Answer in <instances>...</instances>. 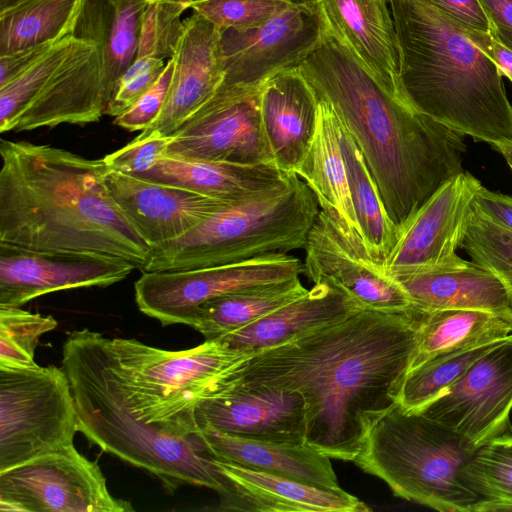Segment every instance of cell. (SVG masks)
Segmentation results:
<instances>
[{"mask_svg": "<svg viewBox=\"0 0 512 512\" xmlns=\"http://www.w3.org/2000/svg\"><path fill=\"white\" fill-rule=\"evenodd\" d=\"M220 37V29L195 11L183 20L182 34L172 56L174 68L166 102L159 116L144 130L172 136L216 93L225 77Z\"/></svg>", "mask_w": 512, "mask_h": 512, "instance_id": "cell-21", "label": "cell"}, {"mask_svg": "<svg viewBox=\"0 0 512 512\" xmlns=\"http://www.w3.org/2000/svg\"><path fill=\"white\" fill-rule=\"evenodd\" d=\"M172 136L157 130H142L131 142L103 157L110 170L139 176L167 153Z\"/></svg>", "mask_w": 512, "mask_h": 512, "instance_id": "cell-41", "label": "cell"}, {"mask_svg": "<svg viewBox=\"0 0 512 512\" xmlns=\"http://www.w3.org/2000/svg\"><path fill=\"white\" fill-rule=\"evenodd\" d=\"M106 182L114 201L150 248L179 238L237 201L110 169Z\"/></svg>", "mask_w": 512, "mask_h": 512, "instance_id": "cell-20", "label": "cell"}, {"mask_svg": "<svg viewBox=\"0 0 512 512\" xmlns=\"http://www.w3.org/2000/svg\"><path fill=\"white\" fill-rule=\"evenodd\" d=\"M58 325L52 315L0 307V366H34L40 337Z\"/></svg>", "mask_w": 512, "mask_h": 512, "instance_id": "cell-38", "label": "cell"}, {"mask_svg": "<svg viewBox=\"0 0 512 512\" xmlns=\"http://www.w3.org/2000/svg\"><path fill=\"white\" fill-rule=\"evenodd\" d=\"M460 248L471 260L494 274L505 287L512 305V230L474 208Z\"/></svg>", "mask_w": 512, "mask_h": 512, "instance_id": "cell-37", "label": "cell"}, {"mask_svg": "<svg viewBox=\"0 0 512 512\" xmlns=\"http://www.w3.org/2000/svg\"><path fill=\"white\" fill-rule=\"evenodd\" d=\"M85 337L128 414L156 433L172 437L200 432L196 408L220 393L223 373L249 355L218 340L170 351L133 338H106L87 328Z\"/></svg>", "mask_w": 512, "mask_h": 512, "instance_id": "cell-5", "label": "cell"}, {"mask_svg": "<svg viewBox=\"0 0 512 512\" xmlns=\"http://www.w3.org/2000/svg\"><path fill=\"white\" fill-rule=\"evenodd\" d=\"M304 250L303 274L313 283L335 286L364 308L397 313L415 311L402 285L366 250L353 246L321 209Z\"/></svg>", "mask_w": 512, "mask_h": 512, "instance_id": "cell-17", "label": "cell"}, {"mask_svg": "<svg viewBox=\"0 0 512 512\" xmlns=\"http://www.w3.org/2000/svg\"><path fill=\"white\" fill-rule=\"evenodd\" d=\"M459 25L489 32L491 21L480 0H424Z\"/></svg>", "mask_w": 512, "mask_h": 512, "instance_id": "cell-44", "label": "cell"}, {"mask_svg": "<svg viewBox=\"0 0 512 512\" xmlns=\"http://www.w3.org/2000/svg\"><path fill=\"white\" fill-rule=\"evenodd\" d=\"M491 145L503 156L512 170V140L498 141Z\"/></svg>", "mask_w": 512, "mask_h": 512, "instance_id": "cell-49", "label": "cell"}, {"mask_svg": "<svg viewBox=\"0 0 512 512\" xmlns=\"http://www.w3.org/2000/svg\"><path fill=\"white\" fill-rule=\"evenodd\" d=\"M510 334L512 313L476 309H444L423 313L417 327L409 370L437 356L493 343Z\"/></svg>", "mask_w": 512, "mask_h": 512, "instance_id": "cell-31", "label": "cell"}, {"mask_svg": "<svg viewBox=\"0 0 512 512\" xmlns=\"http://www.w3.org/2000/svg\"><path fill=\"white\" fill-rule=\"evenodd\" d=\"M420 316L361 309L245 356L224 372L222 390L246 384L299 393L306 443L353 462L369 431L397 403Z\"/></svg>", "mask_w": 512, "mask_h": 512, "instance_id": "cell-1", "label": "cell"}, {"mask_svg": "<svg viewBox=\"0 0 512 512\" xmlns=\"http://www.w3.org/2000/svg\"><path fill=\"white\" fill-rule=\"evenodd\" d=\"M326 28L318 5L290 6L260 25L221 31L222 84L260 87L298 67L322 42Z\"/></svg>", "mask_w": 512, "mask_h": 512, "instance_id": "cell-14", "label": "cell"}, {"mask_svg": "<svg viewBox=\"0 0 512 512\" xmlns=\"http://www.w3.org/2000/svg\"><path fill=\"white\" fill-rule=\"evenodd\" d=\"M490 32L503 44L512 49V30L491 23Z\"/></svg>", "mask_w": 512, "mask_h": 512, "instance_id": "cell-50", "label": "cell"}, {"mask_svg": "<svg viewBox=\"0 0 512 512\" xmlns=\"http://www.w3.org/2000/svg\"><path fill=\"white\" fill-rule=\"evenodd\" d=\"M292 5L278 0H193L188 8L220 31L246 30L260 25Z\"/></svg>", "mask_w": 512, "mask_h": 512, "instance_id": "cell-40", "label": "cell"}, {"mask_svg": "<svg viewBox=\"0 0 512 512\" xmlns=\"http://www.w3.org/2000/svg\"><path fill=\"white\" fill-rule=\"evenodd\" d=\"M300 277L259 285L211 299L200 305L188 326L205 340L239 330L304 295Z\"/></svg>", "mask_w": 512, "mask_h": 512, "instance_id": "cell-32", "label": "cell"}, {"mask_svg": "<svg viewBox=\"0 0 512 512\" xmlns=\"http://www.w3.org/2000/svg\"><path fill=\"white\" fill-rule=\"evenodd\" d=\"M150 0H84L74 35L99 45L111 101L136 57L143 14ZM110 103V102H109Z\"/></svg>", "mask_w": 512, "mask_h": 512, "instance_id": "cell-30", "label": "cell"}, {"mask_svg": "<svg viewBox=\"0 0 512 512\" xmlns=\"http://www.w3.org/2000/svg\"><path fill=\"white\" fill-rule=\"evenodd\" d=\"M261 87L221 84L172 135L166 154L275 165L261 121Z\"/></svg>", "mask_w": 512, "mask_h": 512, "instance_id": "cell-13", "label": "cell"}, {"mask_svg": "<svg viewBox=\"0 0 512 512\" xmlns=\"http://www.w3.org/2000/svg\"><path fill=\"white\" fill-rule=\"evenodd\" d=\"M339 132L352 203L362 239L370 257L384 267L397 242L398 229L385 211L359 146L341 122Z\"/></svg>", "mask_w": 512, "mask_h": 512, "instance_id": "cell-34", "label": "cell"}, {"mask_svg": "<svg viewBox=\"0 0 512 512\" xmlns=\"http://www.w3.org/2000/svg\"><path fill=\"white\" fill-rule=\"evenodd\" d=\"M361 309L364 307L343 290L323 282L314 283L296 300L214 340L251 354L340 321Z\"/></svg>", "mask_w": 512, "mask_h": 512, "instance_id": "cell-26", "label": "cell"}, {"mask_svg": "<svg viewBox=\"0 0 512 512\" xmlns=\"http://www.w3.org/2000/svg\"><path fill=\"white\" fill-rule=\"evenodd\" d=\"M481 186L465 171L443 183L399 229L385 270L398 277L465 266L457 250Z\"/></svg>", "mask_w": 512, "mask_h": 512, "instance_id": "cell-15", "label": "cell"}, {"mask_svg": "<svg viewBox=\"0 0 512 512\" xmlns=\"http://www.w3.org/2000/svg\"><path fill=\"white\" fill-rule=\"evenodd\" d=\"M290 175L273 164H239L164 154L139 177L209 197L240 200L279 186Z\"/></svg>", "mask_w": 512, "mask_h": 512, "instance_id": "cell-28", "label": "cell"}, {"mask_svg": "<svg viewBox=\"0 0 512 512\" xmlns=\"http://www.w3.org/2000/svg\"><path fill=\"white\" fill-rule=\"evenodd\" d=\"M61 363L75 400L78 432L90 444L155 476L169 492L183 485L222 492L223 476L201 433L172 437L139 426L73 331L63 343Z\"/></svg>", "mask_w": 512, "mask_h": 512, "instance_id": "cell-6", "label": "cell"}, {"mask_svg": "<svg viewBox=\"0 0 512 512\" xmlns=\"http://www.w3.org/2000/svg\"><path fill=\"white\" fill-rule=\"evenodd\" d=\"M260 114L274 164L293 174L311 144L318 117V99L298 67L262 85Z\"/></svg>", "mask_w": 512, "mask_h": 512, "instance_id": "cell-24", "label": "cell"}, {"mask_svg": "<svg viewBox=\"0 0 512 512\" xmlns=\"http://www.w3.org/2000/svg\"><path fill=\"white\" fill-rule=\"evenodd\" d=\"M399 82L412 106L476 141L512 140V105L496 64L424 0H390Z\"/></svg>", "mask_w": 512, "mask_h": 512, "instance_id": "cell-4", "label": "cell"}, {"mask_svg": "<svg viewBox=\"0 0 512 512\" xmlns=\"http://www.w3.org/2000/svg\"><path fill=\"white\" fill-rule=\"evenodd\" d=\"M109 102L99 45L71 34L0 87V132L97 122Z\"/></svg>", "mask_w": 512, "mask_h": 512, "instance_id": "cell-9", "label": "cell"}, {"mask_svg": "<svg viewBox=\"0 0 512 512\" xmlns=\"http://www.w3.org/2000/svg\"><path fill=\"white\" fill-rule=\"evenodd\" d=\"M223 476L218 510L250 512H366L342 488H327L215 458Z\"/></svg>", "mask_w": 512, "mask_h": 512, "instance_id": "cell-22", "label": "cell"}, {"mask_svg": "<svg viewBox=\"0 0 512 512\" xmlns=\"http://www.w3.org/2000/svg\"><path fill=\"white\" fill-rule=\"evenodd\" d=\"M461 27L472 43L496 64L502 75L512 82V49L503 44L490 31L483 32Z\"/></svg>", "mask_w": 512, "mask_h": 512, "instance_id": "cell-46", "label": "cell"}, {"mask_svg": "<svg viewBox=\"0 0 512 512\" xmlns=\"http://www.w3.org/2000/svg\"><path fill=\"white\" fill-rule=\"evenodd\" d=\"M320 207L296 174L234 201L186 234L151 247L142 272L179 271L304 249Z\"/></svg>", "mask_w": 512, "mask_h": 512, "instance_id": "cell-7", "label": "cell"}, {"mask_svg": "<svg viewBox=\"0 0 512 512\" xmlns=\"http://www.w3.org/2000/svg\"><path fill=\"white\" fill-rule=\"evenodd\" d=\"M476 449L450 427L396 403L369 431L353 462L399 498L440 512H472L480 498L459 472Z\"/></svg>", "mask_w": 512, "mask_h": 512, "instance_id": "cell-8", "label": "cell"}, {"mask_svg": "<svg viewBox=\"0 0 512 512\" xmlns=\"http://www.w3.org/2000/svg\"><path fill=\"white\" fill-rule=\"evenodd\" d=\"M2 512H132L74 445L0 471Z\"/></svg>", "mask_w": 512, "mask_h": 512, "instance_id": "cell-11", "label": "cell"}, {"mask_svg": "<svg viewBox=\"0 0 512 512\" xmlns=\"http://www.w3.org/2000/svg\"><path fill=\"white\" fill-rule=\"evenodd\" d=\"M512 334L476 360L421 413L450 427L475 448L511 432Z\"/></svg>", "mask_w": 512, "mask_h": 512, "instance_id": "cell-16", "label": "cell"}, {"mask_svg": "<svg viewBox=\"0 0 512 512\" xmlns=\"http://www.w3.org/2000/svg\"><path fill=\"white\" fill-rule=\"evenodd\" d=\"M406 290L414 310L476 309L512 313L500 280L473 261L460 268L394 277Z\"/></svg>", "mask_w": 512, "mask_h": 512, "instance_id": "cell-29", "label": "cell"}, {"mask_svg": "<svg viewBox=\"0 0 512 512\" xmlns=\"http://www.w3.org/2000/svg\"><path fill=\"white\" fill-rule=\"evenodd\" d=\"M326 31L384 88L404 95L390 0H318Z\"/></svg>", "mask_w": 512, "mask_h": 512, "instance_id": "cell-23", "label": "cell"}, {"mask_svg": "<svg viewBox=\"0 0 512 512\" xmlns=\"http://www.w3.org/2000/svg\"><path fill=\"white\" fill-rule=\"evenodd\" d=\"M294 6L302 5H314L318 3V0H278Z\"/></svg>", "mask_w": 512, "mask_h": 512, "instance_id": "cell-51", "label": "cell"}, {"mask_svg": "<svg viewBox=\"0 0 512 512\" xmlns=\"http://www.w3.org/2000/svg\"><path fill=\"white\" fill-rule=\"evenodd\" d=\"M459 477L480 498L472 512L512 511V432L478 447Z\"/></svg>", "mask_w": 512, "mask_h": 512, "instance_id": "cell-35", "label": "cell"}, {"mask_svg": "<svg viewBox=\"0 0 512 512\" xmlns=\"http://www.w3.org/2000/svg\"><path fill=\"white\" fill-rule=\"evenodd\" d=\"M15 0H0V7L6 6Z\"/></svg>", "mask_w": 512, "mask_h": 512, "instance_id": "cell-52", "label": "cell"}, {"mask_svg": "<svg viewBox=\"0 0 512 512\" xmlns=\"http://www.w3.org/2000/svg\"><path fill=\"white\" fill-rule=\"evenodd\" d=\"M298 68L359 146L398 231L443 183L464 171L465 135L384 88L327 31Z\"/></svg>", "mask_w": 512, "mask_h": 512, "instance_id": "cell-2", "label": "cell"}, {"mask_svg": "<svg viewBox=\"0 0 512 512\" xmlns=\"http://www.w3.org/2000/svg\"><path fill=\"white\" fill-rule=\"evenodd\" d=\"M165 65L158 58H135L120 78L106 114L117 117L131 107L157 81Z\"/></svg>", "mask_w": 512, "mask_h": 512, "instance_id": "cell-42", "label": "cell"}, {"mask_svg": "<svg viewBox=\"0 0 512 512\" xmlns=\"http://www.w3.org/2000/svg\"><path fill=\"white\" fill-rule=\"evenodd\" d=\"M173 68V59H168L157 81L131 107L115 117L114 124L130 132L146 129L159 116L164 107Z\"/></svg>", "mask_w": 512, "mask_h": 512, "instance_id": "cell-43", "label": "cell"}, {"mask_svg": "<svg viewBox=\"0 0 512 512\" xmlns=\"http://www.w3.org/2000/svg\"><path fill=\"white\" fill-rule=\"evenodd\" d=\"M56 42L42 43L0 55V87L29 69Z\"/></svg>", "mask_w": 512, "mask_h": 512, "instance_id": "cell-45", "label": "cell"}, {"mask_svg": "<svg viewBox=\"0 0 512 512\" xmlns=\"http://www.w3.org/2000/svg\"><path fill=\"white\" fill-rule=\"evenodd\" d=\"M199 427L255 440L306 442L303 397L294 391L234 384L203 400L196 408Z\"/></svg>", "mask_w": 512, "mask_h": 512, "instance_id": "cell-19", "label": "cell"}, {"mask_svg": "<svg viewBox=\"0 0 512 512\" xmlns=\"http://www.w3.org/2000/svg\"><path fill=\"white\" fill-rule=\"evenodd\" d=\"M474 208L512 230V196L481 186L475 197Z\"/></svg>", "mask_w": 512, "mask_h": 512, "instance_id": "cell-47", "label": "cell"}, {"mask_svg": "<svg viewBox=\"0 0 512 512\" xmlns=\"http://www.w3.org/2000/svg\"><path fill=\"white\" fill-rule=\"evenodd\" d=\"M200 433L217 459L317 486L340 487L331 458L306 442L248 439L210 426L201 427Z\"/></svg>", "mask_w": 512, "mask_h": 512, "instance_id": "cell-27", "label": "cell"}, {"mask_svg": "<svg viewBox=\"0 0 512 512\" xmlns=\"http://www.w3.org/2000/svg\"><path fill=\"white\" fill-rule=\"evenodd\" d=\"M77 412L63 368L0 366V471L74 445Z\"/></svg>", "mask_w": 512, "mask_h": 512, "instance_id": "cell-10", "label": "cell"}, {"mask_svg": "<svg viewBox=\"0 0 512 512\" xmlns=\"http://www.w3.org/2000/svg\"><path fill=\"white\" fill-rule=\"evenodd\" d=\"M339 129L340 122L333 108L318 100L313 139L293 174L310 187L320 209L331 218L343 236L353 246L367 251L352 203Z\"/></svg>", "mask_w": 512, "mask_h": 512, "instance_id": "cell-25", "label": "cell"}, {"mask_svg": "<svg viewBox=\"0 0 512 512\" xmlns=\"http://www.w3.org/2000/svg\"><path fill=\"white\" fill-rule=\"evenodd\" d=\"M150 1H153V0H150ZM174 1H181V2L190 3V2H191V1H193V0H174Z\"/></svg>", "mask_w": 512, "mask_h": 512, "instance_id": "cell-53", "label": "cell"}, {"mask_svg": "<svg viewBox=\"0 0 512 512\" xmlns=\"http://www.w3.org/2000/svg\"><path fill=\"white\" fill-rule=\"evenodd\" d=\"M137 269L113 256L37 252L0 245V307H21L53 292L107 287Z\"/></svg>", "mask_w": 512, "mask_h": 512, "instance_id": "cell-18", "label": "cell"}, {"mask_svg": "<svg viewBox=\"0 0 512 512\" xmlns=\"http://www.w3.org/2000/svg\"><path fill=\"white\" fill-rule=\"evenodd\" d=\"M0 245L118 257L141 270L150 246L114 201L103 158L0 141Z\"/></svg>", "mask_w": 512, "mask_h": 512, "instance_id": "cell-3", "label": "cell"}, {"mask_svg": "<svg viewBox=\"0 0 512 512\" xmlns=\"http://www.w3.org/2000/svg\"><path fill=\"white\" fill-rule=\"evenodd\" d=\"M84 0H15L0 7V55L74 33Z\"/></svg>", "mask_w": 512, "mask_h": 512, "instance_id": "cell-33", "label": "cell"}, {"mask_svg": "<svg viewBox=\"0 0 512 512\" xmlns=\"http://www.w3.org/2000/svg\"><path fill=\"white\" fill-rule=\"evenodd\" d=\"M303 274V262L289 253H273L213 267L142 272L134 284L135 301L163 326L188 325L203 303L254 286L287 281Z\"/></svg>", "mask_w": 512, "mask_h": 512, "instance_id": "cell-12", "label": "cell"}, {"mask_svg": "<svg viewBox=\"0 0 512 512\" xmlns=\"http://www.w3.org/2000/svg\"><path fill=\"white\" fill-rule=\"evenodd\" d=\"M499 341L443 354L409 370L402 381L397 404L409 412L422 411Z\"/></svg>", "mask_w": 512, "mask_h": 512, "instance_id": "cell-36", "label": "cell"}, {"mask_svg": "<svg viewBox=\"0 0 512 512\" xmlns=\"http://www.w3.org/2000/svg\"><path fill=\"white\" fill-rule=\"evenodd\" d=\"M188 3L150 1L142 18L135 58L171 59L183 30L182 13Z\"/></svg>", "mask_w": 512, "mask_h": 512, "instance_id": "cell-39", "label": "cell"}, {"mask_svg": "<svg viewBox=\"0 0 512 512\" xmlns=\"http://www.w3.org/2000/svg\"><path fill=\"white\" fill-rule=\"evenodd\" d=\"M493 25L512 30V0H480Z\"/></svg>", "mask_w": 512, "mask_h": 512, "instance_id": "cell-48", "label": "cell"}]
</instances>
